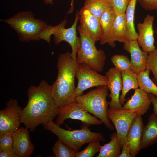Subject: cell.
Segmentation results:
<instances>
[{"mask_svg": "<svg viewBox=\"0 0 157 157\" xmlns=\"http://www.w3.org/2000/svg\"><path fill=\"white\" fill-rule=\"evenodd\" d=\"M27 95L28 101L22 109L20 120L33 131L40 125L53 120L58 114V108L52 97L51 85L44 80L38 86H31Z\"/></svg>", "mask_w": 157, "mask_h": 157, "instance_id": "cell-1", "label": "cell"}, {"mask_svg": "<svg viewBox=\"0 0 157 157\" xmlns=\"http://www.w3.org/2000/svg\"><path fill=\"white\" fill-rule=\"evenodd\" d=\"M137 1L146 11L157 10V0H138Z\"/></svg>", "mask_w": 157, "mask_h": 157, "instance_id": "cell-33", "label": "cell"}, {"mask_svg": "<svg viewBox=\"0 0 157 157\" xmlns=\"http://www.w3.org/2000/svg\"><path fill=\"white\" fill-rule=\"evenodd\" d=\"M150 72L146 68L138 75L139 87L148 94H152L157 97V85L149 77Z\"/></svg>", "mask_w": 157, "mask_h": 157, "instance_id": "cell-26", "label": "cell"}, {"mask_svg": "<svg viewBox=\"0 0 157 157\" xmlns=\"http://www.w3.org/2000/svg\"><path fill=\"white\" fill-rule=\"evenodd\" d=\"M79 19V13L77 11L74 22L70 28H65L67 20L65 19L59 24L53 26L52 33L56 45H58L63 41H66L69 44L72 49L71 56L75 61H76L77 51L81 44L80 38L77 36L76 31L77 24Z\"/></svg>", "mask_w": 157, "mask_h": 157, "instance_id": "cell-8", "label": "cell"}, {"mask_svg": "<svg viewBox=\"0 0 157 157\" xmlns=\"http://www.w3.org/2000/svg\"><path fill=\"white\" fill-rule=\"evenodd\" d=\"M76 77L78 80L75 90L76 97L83 95L87 89L107 85L108 79L106 76L99 74L84 63L78 64Z\"/></svg>", "mask_w": 157, "mask_h": 157, "instance_id": "cell-9", "label": "cell"}, {"mask_svg": "<svg viewBox=\"0 0 157 157\" xmlns=\"http://www.w3.org/2000/svg\"><path fill=\"white\" fill-rule=\"evenodd\" d=\"M157 143V115L154 113L149 116L148 122L144 126L142 133L141 149Z\"/></svg>", "mask_w": 157, "mask_h": 157, "instance_id": "cell-20", "label": "cell"}, {"mask_svg": "<svg viewBox=\"0 0 157 157\" xmlns=\"http://www.w3.org/2000/svg\"><path fill=\"white\" fill-rule=\"evenodd\" d=\"M112 47L116 46L115 42L125 43L129 42L126 13L117 14L110 32Z\"/></svg>", "mask_w": 157, "mask_h": 157, "instance_id": "cell-19", "label": "cell"}, {"mask_svg": "<svg viewBox=\"0 0 157 157\" xmlns=\"http://www.w3.org/2000/svg\"><path fill=\"white\" fill-rule=\"evenodd\" d=\"M151 101L148 94L141 88L135 90L131 99H128L122 108L133 110L137 115H142L146 113L150 108Z\"/></svg>", "mask_w": 157, "mask_h": 157, "instance_id": "cell-18", "label": "cell"}, {"mask_svg": "<svg viewBox=\"0 0 157 157\" xmlns=\"http://www.w3.org/2000/svg\"><path fill=\"white\" fill-rule=\"evenodd\" d=\"M45 4L52 5L53 4V0H43ZM74 0H71V7L69 10L67 14L72 13L74 10Z\"/></svg>", "mask_w": 157, "mask_h": 157, "instance_id": "cell-37", "label": "cell"}, {"mask_svg": "<svg viewBox=\"0 0 157 157\" xmlns=\"http://www.w3.org/2000/svg\"><path fill=\"white\" fill-rule=\"evenodd\" d=\"M146 68L153 73L152 81L157 85V48L149 53L146 64Z\"/></svg>", "mask_w": 157, "mask_h": 157, "instance_id": "cell-30", "label": "cell"}, {"mask_svg": "<svg viewBox=\"0 0 157 157\" xmlns=\"http://www.w3.org/2000/svg\"><path fill=\"white\" fill-rule=\"evenodd\" d=\"M105 74L108 79L107 86L110 91L109 108L121 109L122 105L119 101L120 93L122 88L121 72L114 67L109 69L106 72Z\"/></svg>", "mask_w": 157, "mask_h": 157, "instance_id": "cell-14", "label": "cell"}, {"mask_svg": "<svg viewBox=\"0 0 157 157\" xmlns=\"http://www.w3.org/2000/svg\"><path fill=\"white\" fill-rule=\"evenodd\" d=\"M116 14L113 8L105 12L100 19L102 34L100 40V44L103 45L108 43L112 47L110 39V32Z\"/></svg>", "mask_w": 157, "mask_h": 157, "instance_id": "cell-21", "label": "cell"}, {"mask_svg": "<svg viewBox=\"0 0 157 157\" xmlns=\"http://www.w3.org/2000/svg\"><path fill=\"white\" fill-rule=\"evenodd\" d=\"M17 33L22 42L42 40L50 44L53 26L43 20L36 19L32 12L17 13L13 17L3 20Z\"/></svg>", "mask_w": 157, "mask_h": 157, "instance_id": "cell-3", "label": "cell"}, {"mask_svg": "<svg viewBox=\"0 0 157 157\" xmlns=\"http://www.w3.org/2000/svg\"><path fill=\"white\" fill-rule=\"evenodd\" d=\"M100 141H94L89 143L88 146L82 151L76 152V157H93L99 152L101 147Z\"/></svg>", "mask_w": 157, "mask_h": 157, "instance_id": "cell-29", "label": "cell"}, {"mask_svg": "<svg viewBox=\"0 0 157 157\" xmlns=\"http://www.w3.org/2000/svg\"><path fill=\"white\" fill-rule=\"evenodd\" d=\"M155 31L156 32V35L157 37V29L156 28L155 29ZM156 45H157V40L156 42Z\"/></svg>", "mask_w": 157, "mask_h": 157, "instance_id": "cell-39", "label": "cell"}, {"mask_svg": "<svg viewBox=\"0 0 157 157\" xmlns=\"http://www.w3.org/2000/svg\"><path fill=\"white\" fill-rule=\"evenodd\" d=\"M103 1L108 3H110L111 0H101Z\"/></svg>", "mask_w": 157, "mask_h": 157, "instance_id": "cell-38", "label": "cell"}, {"mask_svg": "<svg viewBox=\"0 0 157 157\" xmlns=\"http://www.w3.org/2000/svg\"><path fill=\"white\" fill-rule=\"evenodd\" d=\"M110 141L101 146L99 154L97 157H119L122 149L116 132L112 134L110 136Z\"/></svg>", "mask_w": 157, "mask_h": 157, "instance_id": "cell-23", "label": "cell"}, {"mask_svg": "<svg viewBox=\"0 0 157 157\" xmlns=\"http://www.w3.org/2000/svg\"><path fill=\"white\" fill-rule=\"evenodd\" d=\"M122 81V93L119 101L122 105H124L126 100L125 97L129 91L131 89H135L139 87L138 75L129 69L121 72Z\"/></svg>", "mask_w": 157, "mask_h": 157, "instance_id": "cell-22", "label": "cell"}, {"mask_svg": "<svg viewBox=\"0 0 157 157\" xmlns=\"http://www.w3.org/2000/svg\"><path fill=\"white\" fill-rule=\"evenodd\" d=\"M111 60L115 68L120 72L130 69V61L126 56L114 55L112 57Z\"/></svg>", "mask_w": 157, "mask_h": 157, "instance_id": "cell-28", "label": "cell"}, {"mask_svg": "<svg viewBox=\"0 0 157 157\" xmlns=\"http://www.w3.org/2000/svg\"><path fill=\"white\" fill-rule=\"evenodd\" d=\"M52 151L56 157H75L76 153L59 139L55 143Z\"/></svg>", "mask_w": 157, "mask_h": 157, "instance_id": "cell-27", "label": "cell"}, {"mask_svg": "<svg viewBox=\"0 0 157 157\" xmlns=\"http://www.w3.org/2000/svg\"><path fill=\"white\" fill-rule=\"evenodd\" d=\"M12 136L13 151L19 157L30 156L35 147L31 141L28 129L19 128L13 132Z\"/></svg>", "mask_w": 157, "mask_h": 157, "instance_id": "cell-16", "label": "cell"}, {"mask_svg": "<svg viewBox=\"0 0 157 157\" xmlns=\"http://www.w3.org/2000/svg\"><path fill=\"white\" fill-rule=\"evenodd\" d=\"M69 52L60 54L57 64L58 74L51 86V93L58 107L66 106L76 101V74L78 65Z\"/></svg>", "mask_w": 157, "mask_h": 157, "instance_id": "cell-2", "label": "cell"}, {"mask_svg": "<svg viewBox=\"0 0 157 157\" xmlns=\"http://www.w3.org/2000/svg\"><path fill=\"white\" fill-rule=\"evenodd\" d=\"M22 110L16 99H10L7 103L6 107L0 111V135L13 132L19 128Z\"/></svg>", "mask_w": 157, "mask_h": 157, "instance_id": "cell-11", "label": "cell"}, {"mask_svg": "<svg viewBox=\"0 0 157 157\" xmlns=\"http://www.w3.org/2000/svg\"><path fill=\"white\" fill-rule=\"evenodd\" d=\"M119 157H132L129 147L126 144L124 143L123 145L122 150Z\"/></svg>", "mask_w": 157, "mask_h": 157, "instance_id": "cell-34", "label": "cell"}, {"mask_svg": "<svg viewBox=\"0 0 157 157\" xmlns=\"http://www.w3.org/2000/svg\"><path fill=\"white\" fill-rule=\"evenodd\" d=\"M80 28L96 42L99 41L102 34L100 20L84 6L79 12Z\"/></svg>", "mask_w": 157, "mask_h": 157, "instance_id": "cell-13", "label": "cell"}, {"mask_svg": "<svg viewBox=\"0 0 157 157\" xmlns=\"http://www.w3.org/2000/svg\"><path fill=\"white\" fill-rule=\"evenodd\" d=\"M123 49L130 54L131 69L137 75L145 70L148 53L140 49L137 40L124 43Z\"/></svg>", "mask_w": 157, "mask_h": 157, "instance_id": "cell-15", "label": "cell"}, {"mask_svg": "<svg viewBox=\"0 0 157 157\" xmlns=\"http://www.w3.org/2000/svg\"><path fill=\"white\" fill-rule=\"evenodd\" d=\"M148 94L153 105V113L157 115V97L151 94Z\"/></svg>", "mask_w": 157, "mask_h": 157, "instance_id": "cell-35", "label": "cell"}, {"mask_svg": "<svg viewBox=\"0 0 157 157\" xmlns=\"http://www.w3.org/2000/svg\"><path fill=\"white\" fill-rule=\"evenodd\" d=\"M81 40V44L76 54V61L78 64L84 63L97 72H101L104 67L106 59L104 51L98 50L96 47V42L78 27Z\"/></svg>", "mask_w": 157, "mask_h": 157, "instance_id": "cell-6", "label": "cell"}, {"mask_svg": "<svg viewBox=\"0 0 157 157\" xmlns=\"http://www.w3.org/2000/svg\"><path fill=\"white\" fill-rule=\"evenodd\" d=\"M144 126L142 115H137L127 133L125 143L129 146L132 157H134L141 150L140 145Z\"/></svg>", "mask_w": 157, "mask_h": 157, "instance_id": "cell-17", "label": "cell"}, {"mask_svg": "<svg viewBox=\"0 0 157 157\" xmlns=\"http://www.w3.org/2000/svg\"><path fill=\"white\" fill-rule=\"evenodd\" d=\"M107 116L115 127L122 148L130 127L137 114L131 110L108 108Z\"/></svg>", "mask_w": 157, "mask_h": 157, "instance_id": "cell-10", "label": "cell"}, {"mask_svg": "<svg viewBox=\"0 0 157 157\" xmlns=\"http://www.w3.org/2000/svg\"><path fill=\"white\" fill-rule=\"evenodd\" d=\"M84 6L99 19L105 12L112 8L110 3L101 0H85Z\"/></svg>", "mask_w": 157, "mask_h": 157, "instance_id": "cell-25", "label": "cell"}, {"mask_svg": "<svg viewBox=\"0 0 157 157\" xmlns=\"http://www.w3.org/2000/svg\"><path fill=\"white\" fill-rule=\"evenodd\" d=\"M154 17L147 14L142 22L137 26L138 31L137 41L142 50L148 53L154 51L156 48L154 45L153 24Z\"/></svg>", "mask_w": 157, "mask_h": 157, "instance_id": "cell-12", "label": "cell"}, {"mask_svg": "<svg viewBox=\"0 0 157 157\" xmlns=\"http://www.w3.org/2000/svg\"><path fill=\"white\" fill-rule=\"evenodd\" d=\"M130 0H111L110 4L116 14L126 13Z\"/></svg>", "mask_w": 157, "mask_h": 157, "instance_id": "cell-32", "label": "cell"}, {"mask_svg": "<svg viewBox=\"0 0 157 157\" xmlns=\"http://www.w3.org/2000/svg\"><path fill=\"white\" fill-rule=\"evenodd\" d=\"M68 119L80 120L88 126L103 123L97 117L92 116L76 100L66 106L58 108V114L55 123L60 126Z\"/></svg>", "mask_w": 157, "mask_h": 157, "instance_id": "cell-7", "label": "cell"}, {"mask_svg": "<svg viewBox=\"0 0 157 157\" xmlns=\"http://www.w3.org/2000/svg\"><path fill=\"white\" fill-rule=\"evenodd\" d=\"M108 89L107 85L98 86L85 94L76 97V100L87 112L101 120L108 129L112 130L114 126L107 114L109 105L106 99Z\"/></svg>", "mask_w": 157, "mask_h": 157, "instance_id": "cell-5", "label": "cell"}, {"mask_svg": "<svg viewBox=\"0 0 157 157\" xmlns=\"http://www.w3.org/2000/svg\"><path fill=\"white\" fill-rule=\"evenodd\" d=\"M13 132H10L0 135V151L14 152Z\"/></svg>", "mask_w": 157, "mask_h": 157, "instance_id": "cell-31", "label": "cell"}, {"mask_svg": "<svg viewBox=\"0 0 157 157\" xmlns=\"http://www.w3.org/2000/svg\"><path fill=\"white\" fill-rule=\"evenodd\" d=\"M0 157H19L14 152L7 151H0Z\"/></svg>", "mask_w": 157, "mask_h": 157, "instance_id": "cell-36", "label": "cell"}, {"mask_svg": "<svg viewBox=\"0 0 157 157\" xmlns=\"http://www.w3.org/2000/svg\"><path fill=\"white\" fill-rule=\"evenodd\" d=\"M138 0H130L126 12L129 41L137 40L138 33L134 26V19L136 5Z\"/></svg>", "mask_w": 157, "mask_h": 157, "instance_id": "cell-24", "label": "cell"}, {"mask_svg": "<svg viewBox=\"0 0 157 157\" xmlns=\"http://www.w3.org/2000/svg\"><path fill=\"white\" fill-rule=\"evenodd\" d=\"M43 125L45 129L53 133L59 140L76 152L86 143L94 141L101 142L106 140L101 133L91 131L88 126L85 125L81 129L72 131L61 128L53 120Z\"/></svg>", "mask_w": 157, "mask_h": 157, "instance_id": "cell-4", "label": "cell"}]
</instances>
